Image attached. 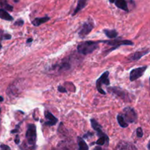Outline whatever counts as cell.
Segmentation results:
<instances>
[{
    "label": "cell",
    "instance_id": "5b68a950",
    "mask_svg": "<svg viewBox=\"0 0 150 150\" xmlns=\"http://www.w3.org/2000/svg\"><path fill=\"white\" fill-rule=\"evenodd\" d=\"M123 112H124L123 117H124L125 122L127 121V123L136 122L138 119V116L133 108H131V107L125 108L123 110Z\"/></svg>",
    "mask_w": 150,
    "mask_h": 150
},
{
    "label": "cell",
    "instance_id": "83f0119b",
    "mask_svg": "<svg viewBox=\"0 0 150 150\" xmlns=\"http://www.w3.org/2000/svg\"><path fill=\"white\" fill-rule=\"evenodd\" d=\"M15 143H16V144H19V143H20V139H19L18 136H16V139H15Z\"/></svg>",
    "mask_w": 150,
    "mask_h": 150
},
{
    "label": "cell",
    "instance_id": "4dcf8cb0",
    "mask_svg": "<svg viewBox=\"0 0 150 150\" xmlns=\"http://www.w3.org/2000/svg\"><path fill=\"white\" fill-rule=\"evenodd\" d=\"M13 1H14V2L18 3V2H19V1H20V0H13Z\"/></svg>",
    "mask_w": 150,
    "mask_h": 150
},
{
    "label": "cell",
    "instance_id": "7c38bea8",
    "mask_svg": "<svg viewBox=\"0 0 150 150\" xmlns=\"http://www.w3.org/2000/svg\"><path fill=\"white\" fill-rule=\"evenodd\" d=\"M149 53V51L148 49L146 50V51H137V52L134 53L133 55L129 57V59L131 60V61H137V60L140 59L141 58L144 57L145 55L148 54Z\"/></svg>",
    "mask_w": 150,
    "mask_h": 150
},
{
    "label": "cell",
    "instance_id": "d6986e66",
    "mask_svg": "<svg viewBox=\"0 0 150 150\" xmlns=\"http://www.w3.org/2000/svg\"><path fill=\"white\" fill-rule=\"evenodd\" d=\"M117 121H118V123L120 127H122V128H125V127H128V123L126 122L122 114H120L117 115Z\"/></svg>",
    "mask_w": 150,
    "mask_h": 150
},
{
    "label": "cell",
    "instance_id": "603a6c76",
    "mask_svg": "<svg viewBox=\"0 0 150 150\" xmlns=\"http://www.w3.org/2000/svg\"><path fill=\"white\" fill-rule=\"evenodd\" d=\"M23 23H24V22H23V21L22 19H18V20H17L15 22L14 25L16 26H22L23 25Z\"/></svg>",
    "mask_w": 150,
    "mask_h": 150
},
{
    "label": "cell",
    "instance_id": "9a60e30c",
    "mask_svg": "<svg viewBox=\"0 0 150 150\" xmlns=\"http://www.w3.org/2000/svg\"><path fill=\"white\" fill-rule=\"evenodd\" d=\"M50 20V17L48 16H45V17L42 18H36L32 21V24L35 26H39L42 23H45V22L48 21Z\"/></svg>",
    "mask_w": 150,
    "mask_h": 150
},
{
    "label": "cell",
    "instance_id": "5bb4252c",
    "mask_svg": "<svg viewBox=\"0 0 150 150\" xmlns=\"http://www.w3.org/2000/svg\"><path fill=\"white\" fill-rule=\"evenodd\" d=\"M114 3H115V5L119 9H121V10H124L125 12H129L127 3L126 0H115Z\"/></svg>",
    "mask_w": 150,
    "mask_h": 150
},
{
    "label": "cell",
    "instance_id": "ac0fdd59",
    "mask_svg": "<svg viewBox=\"0 0 150 150\" xmlns=\"http://www.w3.org/2000/svg\"><path fill=\"white\" fill-rule=\"evenodd\" d=\"M103 32L105 33V35H106V37L109 39H114L116 38L118 35L117 31L115 29H112V30H110V29H104Z\"/></svg>",
    "mask_w": 150,
    "mask_h": 150
},
{
    "label": "cell",
    "instance_id": "d6a6232c",
    "mask_svg": "<svg viewBox=\"0 0 150 150\" xmlns=\"http://www.w3.org/2000/svg\"><path fill=\"white\" fill-rule=\"evenodd\" d=\"M1 45L0 44V50H1Z\"/></svg>",
    "mask_w": 150,
    "mask_h": 150
},
{
    "label": "cell",
    "instance_id": "8fae6325",
    "mask_svg": "<svg viewBox=\"0 0 150 150\" xmlns=\"http://www.w3.org/2000/svg\"><path fill=\"white\" fill-rule=\"evenodd\" d=\"M91 125H92V127L95 131L97 132V134H98V137H103V136H106L107 135L104 133L102 130V127L98 124V122L96 121L94 119H91Z\"/></svg>",
    "mask_w": 150,
    "mask_h": 150
},
{
    "label": "cell",
    "instance_id": "2e32d148",
    "mask_svg": "<svg viewBox=\"0 0 150 150\" xmlns=\"http://www.w3.org/2000/svg\"><path fill=\"white\" fill-rule=\"evenodd\" d=\"M117 149H136V147L133 146V144H130L129 143H126V142H120L117 146L116 147Z\"/></svg>",
    "mask_w": 150,
    "mask_h": 150
},
{
    "label": "cell",
    "instance_id": "d4e9b609",
    "mask_svg": "<svg viewBox=\"0 0 150 150\" xmlns=\"http://www.w3.org/2000/svg\"><path fill=\"white\" fill-rule=\"evenodd\" d=\"M0 149H4V150H5V149H8V150H10V146H7V145H5V144H1V146H0Z\"/></svg>",
    "mask_w": 150,
    "mask_h": 150
},
{
    "label": "cell",
    "instance_id": "ba28073f",
    "mask_svg": "<svg viewBox=\"0 0 150 150\" xmlns=\"http://www.w3.org/2000/svg\"><path fill=\"white\" fill-rule=\"evenodd\" d=\"M70 69H71V62L68 60H63L59 64H55L52 67V70H55L58 71L59 73H63V72L68 71Z\"/></svg>",
    "mask_w": 150,
    "mask_h": 150
},
{
    "label": "cell",
    "instance_id": "f546056e",
    "mask_svg": "<svg viewBox=\"0 0 150 150\" xmlns=\"http://www.w3.org/2000/svg\"><path fill=\"white\" fill-rule=\"evenodd\" d=\"M3 101H4V98L1 96H0V102H3Z\"/></svg>",
    "mask_w": 150,
    "mask_h": 150
},
{
    "label": "cell",
    "instance_id": "f1b7e54d",
    "mask_svg": "<svg viewBox=\"0 0 150 150\" xmlns=\"http://www.w3.org/2000/svg\"><path fill=\"white\" fill-rule=\"evenodd\" d=\"M32 41H33V39H32V38H29V39L26 40V43H30V42H32Z\"/></svg>",
    "mask_w": 150,
    "mask_h": 150
},
{
    "label": "cell",
    "instance_id": "1f68e13d",
    "mask_svg": "<svg viewBox=\"0 0 150 150\" xmlns=\"http://www.w3.org/2000/svg\"><path fill=\"white\" fill-rule=\"evenodd\" d=\"M114 1H115V0H109V1H110V2H111V3H114Z\"/></svg>",
    "mask_w": 150,
    "mask_h": 150
},
{
    "label": "cell",
    "instance_id": "cb8c5ba5",
    "mask_svg": "<svg viewBox=\"0 0 150 150\" xmlns=\"http://www.w3.org/2000/svg\"><path fill=\"white\" fill-rule=\"evenodd\" d=\"M58 91L60 92H62V93H66L67 92V89L62 86H58Z\"/></svg>",
    "mask_w": 150,
    "mask_h": 150
},
{
    "label": "cell",
    "instance_id": "52a82bcc",
    "mask_svg": "<svg viewBox=\"0 0 150 150\" xmlns=\"http://www.w3.org/2000/svg\"><path fill=\"white\" fill-rule=\"evenodd\" d=\"M147 66H143V67H138V68H135L130 71V81H134L137 80L138 79L142 77L144 75V72L146 71Z\"/></svg>",
    "mask_w": 150,
    "mask_h": 150
},
{
    "label": "cell",
    "instance_id": "9c48e42d",
    "mask_svg": "<svg viewBox=\"0 0 150 150\" xmlns=\"http://www.w3.org/2000/svg\"><path fill=\"white\" fill-rule=\"evenodd\" d=\"M108 91L113 93L114 95H116L117 96L120 97L121 98L124 99L125 100H127L128 94H127V92H126V91L120 89V87H110L108 89Z\"/></svg>",
    "mask_w": 150,
    "mask_h": 150
},
{
    "label": "cell",
    "instance_id": "484cf974",
    "mask_svg": "<svg viewBox=\"0 0 150 150\" xmlns=\"http://www.w3.org/2000/svg\"><path fill=\"white\" fill-rule=\"evenodd\" d=\"M3 38H4V39H5V40H10V38H11V35H8V34H5Z\"/></svg>",
    "mask_w": 150,
    "mask_h": 150
},
{
    "label": "cell",
    "instance_id": "30bf717a",
    "mask_svg": "<svg viewBox=\"0 0 150 150\" xmlns=\"http://www.w3.org/2000/svg\"><path fill=\"white\" fill-rule=\"evenodd\" d=\"M45 117L48 120V121L45 122V125L51 127V126L55 125L57 123V122H58V120H57V117H54L51 112H49L48 111H45Z\"/></svg>",
    "mask_w": 150,
    "mask_h": 150
},
{
    "label": "cell",
    "instance_id": "4fadbf2b",
    "mask_svg": "<svg viewBox=\"0 0 150 150\" xmlns=\"http://www.w3.org/2000/svg\"><path fill=\"white\" fill-rule=\"evenodd\" d=\"M88 0H78L77 6L75 8L74 12L73 13V16H75V15L77 14L79 11H81V10H83L87 4Z\"/></svg>",
    "mask_w": 150,
    "mask_h": 150
},
{
    "label": "cell",
    "instance_id": "3957f363",
    "mask_svg": "<svg viewBox=\"0 0 150 150\" xmlns=\"http://www.w3.org/2000/svg\"><path fill=\"white\" fill-rule=\"evenodd\" d=\"M102 42L103 43L108 44V45H111L113 46L112 48L108 50L106 54L111 52L114 50L117 49L119 47L122 46V45H133V42L130 40H121V39H114L109 40H102Z\"/></svg>",
    "mask_w": 150,
    "mask_h": 150
},
{
    "label": "cell",
    "instance_id": "4316f807",
    "mask_svg": "<svg viewBox=\"0 0 150 150\" xmlns=\"http://www.w3.org/2000/svg\"><path fill=\"white\" fill-rule=\"evenodd\" d=\"M93 136V133H90V132H89V133H86V134H85L83 137L86 138V139H88V138H89V136Z\"/></svg>",
    "mask_w": 150,
    "mask_h": 150
},
{
    "label": "cell",
    "instance_id": "277c9868",
    "mask_svg": "<svg viewBox=\"0 0 150 150\" xmlns=\"http://www.w3.org/2000/svg\"><path fill=\"white\" fill-rule=\"evenodd\" d=\"M108 76H109V72L105 71L102 74V76L97 80L96 81V88L98 89V92L102 95H105L106 92L102 89V85L105 84L106 86H109L110 85V81L108 79Z\"/></svg>",
    "mask_w": 150,
    "mask_h": 150
},
{
    "label": "cell",
    "instance_id": "ffe728a7",
    "mask_svg": "<svg viewBox=\"0 0 150 150\" xmlns=\"http://www.w3.org/2000/svg\"><path fill=\"white\" fill-rule=\"evenodd\" d=\"M78 141V145H79V149L81 150H87L89 149V146L86 144V142H84L82 138L79 137L77 139Z\"/></svg>",
    "mask_w": 150,
    "mask_h": 150
},
{
    "label": "cell",
    "instance_id": "7a4b0ae2",
    "mask_svg": "<svg viewBox=\"0 0 150 150\" xmlns=\"http://www.w3.org/2000/svg\"><path fill=\"white\" fill-rule=\"evenodd\" d=\"M26 140L30 148H35L37 141V130L36 126L33 124H29L27 126L26 133Z\"/></svg>",
    "mask_w": 150,
    "mask_h": 150
},
{
    "label": "cell",
    "instance_id": "44dd1931",
    "mask_svg": "<svg viewBox=\"0 0 150 150\" xmlns=\"http://www.w3.org/2000/svg\"><path fill=\"white\" fill-rule=\"evenodd\" d=\"M0 5L4 7V10H7V11H13V7L7 3V0H0Z\"/></svg>",
    "mask_w": 150,
    "mask_h": 150
},
{
    "label": "cell",
    "instance_id": "8992f818",
    "mask_svg": "<svg viewBox=\"0 0 150 150\" xmlns=\"http://www.w3.org/2000/svg\"><path fill=\"white\" fill-rule=\"evenodd\" d=\"M94 28V22L92 20H89L83 23V26L81 27V30L79 31V35L81 38H84L85 37L87 36L91 31Z\"/></svg>",
    "mask_w": 150,
    "mask_h": 150
},
{
    "label": "cell",
    "instance_id": "836d02e7",
    "mask_svg": "<svg viewBox=\"0 0 150 150\" xmlns=\"http://www.w3.org/2000/svg\"><path fill=\"white\" fill-rule=\"evenodd\" d=\"M1 35H0V40H1Z\"/></svg>",
    "mask_w": 150,
    "mask_h": 150
},
{
    "label": "cell",
    "instance_id": "7402d4cb",
    "mask_svg": "<svg viewBox=\"0 0 150 150\" xmlns=\"http://www.w3.org/2000/svg\"><path fill=\"white\" fill-rule=\"evenodd\" d=\"M136 134H137V136L139 138H142L144 136V133H143V130H142V127H139L136 130Z\"/></svg>",
    "mask_w": 150,
    "mask_h": 150
},
{
    "label": "cell",
    "instance_id": "6da1fadb",
    "mask_svg": "<svg viewBox=\"0 0 150 150\" xmlns=\"http://www.w3.org/2000/svg\"><path fill=\"white\" fill-rule=\"evenodd\" d=\"M102 42V40L99 41H84L79 43L77 46V51L82 55H87L92 54L99 47V43Z\"/></svg>",
    "mask_w": 150,
    "mask_h": 150
},
{
    "label": "cell",
    "instance_id": "e0dca14e",
    "mask_svg": "<svg viewBox=\"0 0 150 150\" xmlns=\"http://www.w3.org/2000/svg\"><path fill=\"white\" fill-rule=\"evenodd\" d=\"M0 18L3 19V20L8 21H13V18L4 9H0Z\"/></svg>",
    "mask_w": 150,
    "mask_h": 150
}]
</instances>
